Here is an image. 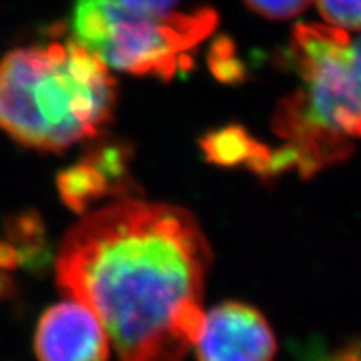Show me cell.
Masks as SVG:
<instances>
[{
  "label": "cell",
  "instance_id": "cell-1",
  "mask_svg": "<svg viewBox=\"0 0 361 361\" xmlns=\"http://www.w3.org/2000/svg\"><path fill=\"white\" fill-rule=\"evenodd\" d=\"M211 247L183 207L116 201L66 234L57 286L87 306L119 361H184L200 335Z\"/></svg>",
  "mask_w": 361,
  "mask_h": 361
},
{
  "label": "cell",
  "instance_id": "cell-2",
  "mask_svg": "<svg viewBox=\"0 0 361 361\" xmlns=\"http://www.w3.org/2000/svg\"><path fill=\"white\" fill-rule=\"evenodd\" d=\"M300 84L281 99L271 129L264 176L296 171L310 178L346 161L360 135V40L333 25L300 24L291 42Z\"/></svg>",
  "mask_w": 361,
  "mask_h": 361
},
{
  "label": "cell",
  "instance_id": "cell-3",
  "mask_svg": "<svg viewBox=\"0 0 361 361\" xmlns=\"http://www.w3.org/2000/svg\"><path fill=\"white\" fill-rule=\"evenodd\" d=\"M109 67L75 40L16 49L0 61V130L25 147L66 151L112 119Z\"/></svg>",
  "mask_w": 361,
  "mask_h": 361
},
{
  "label": "cell",
  "instance_id": "cell-4",
  "mask_svg": "<svg viewBox=\"0 0 361 361\" xmlns=\"http://www.w3.org/2000/svg\"><path fill=\"white\" fill-rule=\"evenodd\" d=\"M216 27L213 11L151 16L116 0H78L74 40L111 69L173 79L191 66L192 54Z\"/></svg>",
  "mask_w": 361,
  "mask_h": 361
},
{
  "label": "cell",
  "instance_id": "cell-5",
  "mask_svg": "<svg viewBox=\"0 0 361 361\" xmlns=\"http://www.w3.org/2000/svg\"><path fill=\"white\" fill-rule=\"evenodd\" d=\"M194 346L197 361H273L278 350L264 316L236 301L204 313Z\"/></svg>",
  "mask_w": 361,
  "mask_h": 361
},
{
  "label": "cell",
  "instance_id": "cell-6",
  "mask_svg": "<svg viewBox=\"0 0 361 361\" xmlns=\"http://www.w3.org/2000/svg\"><path fill=\"white\" fill-rule=\"evenodd\" d=\"M39 361H109L111 341L102 323L75 300L49 308L35 331Z\"/></svg>",
  "mask_w": 361,
  "mask_h": 361
},
{
  "label": "cell",
  "instance_id": "cell-7",
  "mask_svg": "<svg viewBox=\"0 0 361 361\" xmlns=\"http://www.w3.org/2000/svg\"><path fill=\"white\" fill-rule=\"evenodd\" d=\"M123 171L124 162L121 151L109 149L102 154L79 162L78 166L59 176V191L66 204L82 213L90 202L116 189Z\"/></svg>",
  "mask_w": 361,
  "mask_h": 361
},
{
  "label": "cell",
  "instance_id": "cell-8",
  "mask_svg": "<svg viewBox=\"0 0 361 361\" xmlns=\"http://www.w3.org/2000/svg\"><path fill=\"white\" fill-rule=\"evenodd\" d=\"M207 159L218 164H247L259 174L263 168L268 149L251 139L241 128H226L213 133L202 141Z\"/></svg>",
  "mask_w": 361,
  "mask_h": 361
},
{
  "label": "cell",
  "instance_id": "cell-9",
  "mask_svg": "<svg viewBox=\"0 0 361 361\" xmlns=\"http://www.w3.org/2000/svg\"><path fill=\"white\" fill-rule=\"evenodd\" d=\"M316 4L329 25L343 30H358L360 0H316Z\"/></svg>",
  "mask_w": 361,
  "mask_h": 361
},
{
  "label": "cell",
  "instance_id": "cell-10",
  "mask_svg": "<svg viewBox=\"0 0 361 361\" xmlns=\"http://www.w3.org/2000/svg\"><path fill=\"white\" fill-rule=\"evenodd\" d=\"M246 6L269 19H290L301 13L313 0H245Z\"/></svg>",
  "mask_w": 361,
  "mask_h": 361
},
{
  "label": "cell",
  "instance_id": "cell-11",
  "mask_svg": "<svg viewBox=\"0 0 361 361\" xmlns=\"http://www.w3.org/2000/svg\"><path fill=\"white\" fill-rule=\"evenodd\" d=\"M124 8L139 13H151V16H166L173 13L180 0H116Z\"/></svg>",
  "mask_w": 361,
  "mask_h": 361
},
{
  "label": "cell",
  "instance_id": "cell-12",
  "mask_svg": "<svg viewBox=\"0 0 361 361\" xmlns=\"http://www.w3.org/2000/svg\"><path fill=\"white\" fill-rule=\"evenodd\" d=\"M17 263H19V251L8 243H0V298L7 296L12 291L11 276L7 271Z\"/></svg>",
  "mask_w": 361,
  "mask_h": 361
}]
</instances>
